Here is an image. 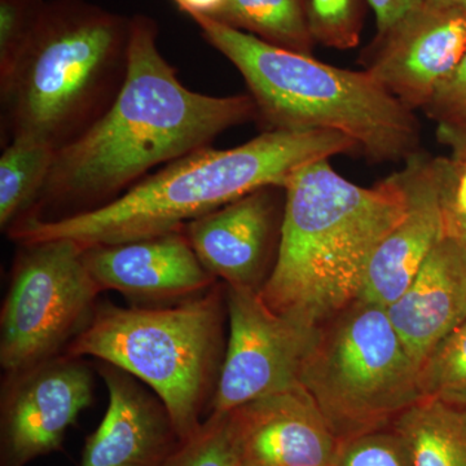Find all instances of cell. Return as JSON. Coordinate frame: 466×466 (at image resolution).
I'll use <instances>...</instances> for the list:
<instances>
[{
  "instance_id": "9c48e42d",
  "label": "cell",
  "mask_w": 466,
  "mask_h": 466,
  "mask_svg": "<svg viewBox=\"0 0 466 466\" xmlns=\"http://www.w3.org/2000/svg\"><path fill=\"white\" fill-rule=\"evenodd\" d=\"M228 341L210 413L300 385V373L318 328L272 311L258 291L226 285Z\"/></svg>"
},
{
  "instance_id": "e0dca14e",
  "label": "cell",
  "mask_w": 466,
  "mask_h": 466,
  "mask_svg": "<svg viewBox=\"0 0 466 466\" xmlns=\"http://www.w3.org/2000/svg\"><path fill=\"white\" fill-rule=\"evenodd\" d=\"M386 312L420 370L428 355L466 320V248L462 242L447 231L412 284Z\"/></svg>"
},
{
  "instance_id": "5bb4252c",
  "label": "cell",
  "mask_w": 466,
  "mask_h": 466,
  "mask_svg": "<svg viewBox=\"0 0 466 466\" xmlns=\"http://www.w3.org/2000/svg\"><path fill=\"white\" fill-rule=\"evenodd\" d=\"M465 51L466 17L422 5L376 36L367 70L408 109H424Z\"/></svg>"
},
{
  "instance_id": "7c38bea8",
  "label": "cell",
  "mask_w": 466,
  "mask_h": 466,
  "mask_svg": "<svg viewBox=\"0 0 466 466\" xmlns=\"http://www.w3.org/2000/svg\"><path fill=\"white\" fill-rule=\"evenodd\" d=\"M284 208L285 188L263 187L192 220L184 232L210 274L259 293L278 258Z\"/></svg>"
},
{
  "instance_id": "8992f818",
  "label": "cell",
  "mask_w": 466,
  "mask_h": 466,
  "mask_svg": "<svg viewBox=\"0 0 466 466\" xmlns=\"http://www.w3.org/2000/svg\"><path fill=\"white\" fill-rule=\"evenodd\" d=\"M226 284L158 306L100 303L66 354L92 357L137 377L162 400L180 441L200 431L216 395L228 336Z\"/></svg>"
},
{
  "instance_id": "277c9868",
  "label": "cell",
  "mask_w": 466,
  "mask_h": 466,
  "mask_svg": "<svg viewBox=\"0 0 466 466\" xmlns=\"http://www.w3.org/2000/svg\"><path fill=\"white\" fill-rule=\"evenodd\" d=\"M131 17L88 0H47L14 72L0 82L3 147L16 137L55 150L81 137L124 87Z\"/></svg>"
},
{
  "instance_id": "484cf974",
  "label": "cell",
  "mask_w": 466,
  "mask_h": 466,
  "mask_svg": "<svg viewBox=\"0 0 466 466\" xmlns=\"http://www.w3.org/2000/svg\"><path fill=\"white\" fill-rule=\"evenodd\" d=\"M440 124L466 122V51L455 69L437 86L424 108Z\"/></svg>"
},
{
  "instance_id": "ba28073f",
  "label": "cell",
  "mask_w": 466,
  "mask_h": 466,
  "mask_svg": "<svg viewBox=\"0 0 466 466\" xmlns=\"http://www.w3.org/2000/svg\"><path fill=\"white\" fill-rule=\"evenodd\" d=\"M100 293L75 241L18 244L0 312L5 375L60 355L90 321Z\"/></svg>"
},
{
  "instance_id": "44dd1931",
  "label": "cell",
  "mask_w": 466,
  "mask_h": 466,
  "mask_svg": "<svg viewBox=\"0 0 466 466\" xmlns=\"http://www.w3.org/2000/svg\"><path fill=\"white\" fill-rule=\"evenodd\" d=\"M419 383L422 398L466 407V320L422 361Z\"/></svg>"
},
{
  "instance_id": "83f0119b",
  "label": "cell",
  "mask_w": 466,
  "mask_h": 466,
  "mask_svg": "<svg viewBox=\"0 0 466 466\" xmlns=\"http://www.w3.org/2000/svg\"><path fill=\"white\" fill-rule=\"evenodd\" d=\"M437 137L441 144L450 149V158L458 167H466V122L438 125Z\"/></svg>"
},
{
  "instance_id": "4316f807",
  "label": "cell",
  "mask_w": 466,
  "mask_h": 466,
  "mask_svg": "<svg viewBox=\"0 0 466 466\" xmlns=\"http://www.w3.org/2000/svg\"><path fill=\"white\" fill-rule=\"evenodd\" d=\"M373 9L377 23V35L382 36L390 32L410 12L424 5L422 0H366Z\"/></svg>"
},
{
  "instance_id": "cb8c5ba5",
  "label": "cell",
  "mask_w": 466,
  "mask_h": 466,
  "mask_svg": "<svg viewBox=\"0 0 466 466\" xmlns=\"http://www.w3.org/2000/svg\"><path fill=\"white\" fill-rule=\"evenodd\" d=\"M47 0H0V82L14 72Z\"/></svg>"
},
{
  "instance_id": "8fae6325",
  "label": "cell",
  "mask_w": 466,
  "mask_h": 466,
  "mask_svg": "<svg viewBox=\"0 0 466 466\" xmlns=\"http://www.w3.org/2000/svg\"><path fill=\"white\" fill-rule=\"evenodd\" d=\"M94 377L82 358L60 354L5 375L2 438L7 466H24L60 449L67 429L90 407Z\"/></svg>"
},
{
  "instance_id": "ac0fdd59",
  "label": "cell",
  "mask_w": 466,
  "mask_h": 466,
  "mask_svg": "<svg viewBox=\"0 0 466 466\" xmlns=\"http://www.w3.org/2000/svg\"><path fill=\"white\" fill-rule=\"evenodd\" d=\"M412 466H466V407L422 398L390 426Z\"/></svg>"
},
{
  "instance_id": "2e32d148",
  "label": "cell",
  "mask_w": 466,
  "mask_h": 466,
  "mask_svg": "<svg viewBox=\"0 0 466 466\" xmlns=\"http://www.w3.org/2000/svg\"><path fill=\"white\" fill-rule=\"evenodd\" d=\"M99 373L108 408L86 441L81 466H164L182 443L167 408L121 368L103 363Z\"/></svg>"
},
{
  "instance_id": "9a60e30c",
  "label": "cell",
  "mask_w": 466,
  "mask_h": 466,
  "mask_svg": "<svg viewBox=\"0 0 466 466\" xmlns=\"http://www.w3.org/2000/svg\"><path fill=\"white\" fill-rule=\"evenodd\" d=\"M95 283L139 306L170 305L200 296L218 283L193 250L184 229L84 249Z\"/></svg>"
},
{
  "instance_id": "52a82bcc",
  "label": "cell",
  "mask_w": 466,
  "mask_h": 466,
  "mask_svg": "<svg viewBox=\"0 0 466 466\" xmlns=\"http://www.w3.org/2000/svg\"><path fill=\"white\" fill-rule=\"evenodd\" d=\"M300 385L339 443L390 428L422 400L419 366L386 309L363 299L318 328Z\"/></svg>"
},
{
  "instance_id": "4dcf8cb0",
  "label": "cell",
  "mask_w": 466,
  "mask_h": 466,
  "mask_svg": "<svg viewBox=\"0 0 466 466\" xmlns=\"http://www.w3.org/2000/svg\"><path fill=\"white\" fill-rule=\"evenodd\" d=\"M447 231L456 236L466 248V217L456 213L452 207H451V201L449 211H447Z\"/></svg>"
},
{
  "instance_id": "5b68a950",
  "label": "cell",
  "mask_w": 466,
  "mask_h": 466,
  "mask_svg": "<svg viewBox=\"0 0 466 466\" xmlns=\"http://www.w3.org/2000/svg\"><path fill=\"white\" fill-rule=\"evenodd\" d=\"M189 17L202 38L238 67L266 131H336L372 162L406 161L419 152L413 110L368 70L328 66L204 15Z\"/></svg>"
},
{
  "instance_id": "d6986e66",
  "label": "cell",
  "mask_w": 466,
  "mask_h": 466,
  "mask_svg": "<svg viewBox=\"0 0 466 466\" xmlns=\"http://www.w3.org/2000/svg\"><path fill=\"white\" fill-rule=\"evenodd\" d=\"M276 47L311 55L308 0H223L211 16Z\"/></svg>"
},
{
  "instance_id": "6da1fadb",
  "label": "cell",
  "mask_w": 466,
  "mask_h": 466,
  "mask_svg": "<svg viewBox=\"0 0 466 466\" xmlns=\"http://www.w3.org/2000/svg\"><path fill=\"white\" fill-rule=\"evenodd\" d=\"M158 33L152 17H131L127 76L118 97L90 130L55 153L42 191L17 222H51L103 208L152 168L257 118L250 95L210 96L187 88L162 56Z\"/></svg>"
},
{
  "instance_id": "f1b7e54d",
  "label": "cell",
  "mask_w": 466,
  "mask_h": 466,
  "mask_svg": "<svg viewBox=\"0 0 466 466\" xmlns=\"http://www.w3.org/2000/svg\"><path fill=\"white\" fill-rule=\"evenodd\" d=\"M177 7L188 15H207L210 16L222 5L223 0H173Z\"/></svg>"
},
{
  "instance_id": "7a4b0ae2",
  "label": "cell",
  "mask_w": 466,
  "mask_h": 466,
  "mask_svg": "<svg viewBox=\"0 0 466 466\" xmlns=\"http://www.w3.org/2000/svg\"><path fill=\"white\" fill-rule=\"evenodd\" d=\"M355 150L358 144L336 131H265L235 148L193 150L96 210L51 222L23 220L5 233L17 244L70 240L84 249L155 238L263 187L285 188L299 168Z\"/></svg>"
},
{
  "instance_id": "30bf717a",
  "label": "cell",
  "mask_w": 466,
  "mask_h": 466,
  "mask_svg": "<svg viewBox=\"0 0 466 466\" xmlns=\"http://www.w3.org/2000/svg\"><path fill=\"white\" fill-rule=\"evenodd\" d=\"M400 175L407 210L373 253L359 299L385 309L408 289L446 236L459 167L451 158H431L419 150L406 159Z\"/></svg>"
},
{
  "instance_id": "ffe728a7",
  "label": "cell",
  "mask_w": 466,
  "mask_h": 466,
  "mask_svg": "<svg viewBox=\"0 0 466 466\" xmlns=\"http://www.w3.org/2000/svg\"><path fill=\"white\" fill-rule=\"evenodd\" d=\"M56 150L35 137H23L5 146L0 157V227L7 231L38 198Z\"/></svg>"
},
{
  "instance_id": "7402d4cb",
  "label": "cell",
  "mask_w": 466,
  "mask_h": 466,
  "mask_svg": "<svg viewBox=\"0 0 466 466\" xmlns=\"http://www.w3.org/2000/svg\"><path fill=\"white\" fill-rule=\"evenodd\" d=\"M308 21L315 43L350 50L360 42L363 5L361 0H308Z\"/></svg>"
},
{
  "instance_id": "603a6c76",
  "label": "cell",
  "mask_w": 466,
  "mask_h": 466,
  "mask_svg": "<svg viewBox=\"0 0 466 466\" xmlns=\"http://www.w3.org/2000/svg\"><path fill=\"white\" fill-rule=\"evenodd\" d=\"M164 466H241L225 413H210L200 431L182 441Z\"/></svg>"
},
{
  "instance_id": "d4e9b609",
  "label": "cell",
  "mask_w": 466,
  "mask_h": 466,
  "mask_svg": "<svg viewBox=\"0 0 466 466\" xmlns=\"http://www.w3.org/2000/svg\"><path fill=\"white\" fill-rule=\"evenodd\" d=\"M336 466H412L400 435L389 428L339 444Z\"/></svg>"
},
{
  "instance_id": "f546056e",
  "label": "cell",
  "mask_w": 466,
  "mask_h": 466,
  "mask_svg": "<svg viewBox=\"0 0 466 466\" xmlns=\"http://www.w3.org/2000/svg\"><path fill=\"white\" fill-rule=\"evenodd\" d=\"M459 167L458 179L453 187L451 207L460 216L466 217V167Z\"/></svg>"
},
{
  "instance_id": "3957f363",
  "label": "cell",
  "mask_w": 466,
  "mask_h": 466,
  "mask_svg": "<svg viewBox=\"0 0 466 466\" xmlns=\"http://www.w3.org/2000/svg\"><path fill=\"white\" fill-rule=\"evenodd\" d=\"M406 210L400 173L368 188L328 158L299 168L285 186L278 258L260 299L294 323L320 327L360 299L373 253Z\"/></svg>"
},
{
  "instance_id": "1f68e13d",
  "label": "cell",
  "mask_w": 466,
  "mask_h": 466,
  "mask_svg": "<svg viewBox=\"0 0 466 466\" xmlns=\"http://www.w3.org/2000/svg\"><path fill=\"white\" fill-rule=\"evenodd\" d=\"M428 7L453 12L466 17V0H422Z\"/></svg>"
},
{
  "instance_id": "4fadbf2b",
  "label": "cell",
  "mask_w": 466,
  "mask_h": 466,
  "mask_svg": "<svg viewBox=\"0 0 466 466\" xmlns=\"http://www.w3.org/2000/svg\"><path fill=\"white\" fill-rule=\"evenodd\" d=\"M241 466H336L339 441L303 386L225 413Z\"/></svg>"
}]
</instances>
